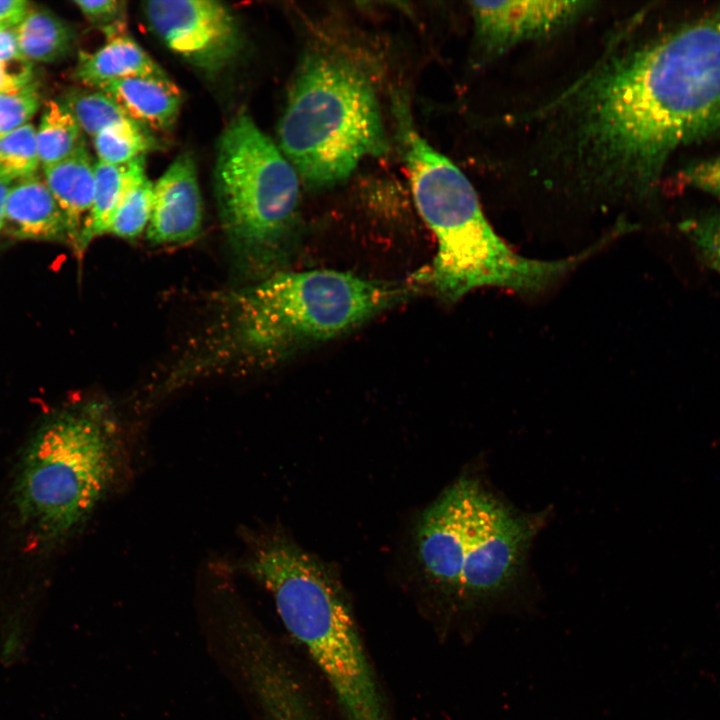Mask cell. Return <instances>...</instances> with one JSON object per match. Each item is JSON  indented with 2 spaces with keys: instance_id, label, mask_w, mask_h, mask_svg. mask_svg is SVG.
I'll use <instances>...</instances> for the list:
<instances>
[{
  "instance_id": "ffe728a7",
  "label": "cell",
  "mask_w": 720,
  "mask_h": 720,
  "mask_svg": "<svg viewBox=\"0 0 720 720\" xmlns=\"http://www.w3.org/2000/svg\"><path fill=\"white\" fill-rule=\"evenodd\" d=\"M99 162L120 165L159 148L149 130L135 122L107 129L93 137Z\"/></svg>"
},
{
  "instance_id": "e0dca14e",
  "label": "cell",
  "mask_w": 720,
  "mask_h": 720,
  "mask_svg": "<svg viewBox=\"0 0 720 720\" xmlns=\"http://www.w3.org/2000/svg\"><path fill=\"white\" fill-rule=\"evenodd\" d=\"M15 30L20 50L30 62L59 61L69 53L74 41L72 27L41 8H30Z\"/></svg>"
},
{
  "instance_id": "9a60e30c",
  "label": "cell",
  "mask_w": 720,
  "mask_h": 720,
  "mask_svg": "<svg viewBox=\"0 0 720 720\" xmlns=\"http://www.w3.org/2000/svg\"><path fill=\"white\" fill-rule=\"evenodd\" d=\"M161 76L165 71L126 33L107 39L94 52H81L75 68L76 79L92 88L135 76Z\"/></svg>"
},
{
  "instance_id": "44dd1931",
  "label": "cell",
  "mask_w": 720,
  "mask_h": 720,
  "mask_svg": "<svg viewBox=\"0 0 720 720\" xmlns=\"http://www.w3.org/2000/svg\"><path fill=\"white\" fill-rule=\"evenodd\" d=\"M39 164L36 129L32 124L0 137V176L15 182L36 175Z\"/></svg>"
},
{
  "instance_id": "277c9868",
  "label": "cell",
  "mask_w": 720,
  "mask_h": 720,
  "mask_svg": "<svg viewBox=\"0 0 720 720\" xmlns=\"http://www.w3.org/2000/svg\"><path fill=\"white\" fill-rule=\"evenodd\" d=\"M400 131L417 209L437 241L425 279L445 301L456 302L487 286L542 292L597 251L591 246L557 260L515 253L486 219L465 174L431 147L406 116L400 115Z\"/></svg>"
},
{
  "instance_id": "4fadbf2b",
  "label": "cell",
  "mask_w": 720,
  "mask_h": 720,
  "mask_svg": "<svg viewBox=\"0 0 720 720\" xmlns=\"http://www.w3.org/2000/svg\"><path fill=\"white\" fill-rule=\"evenodd\" d=\"M95 165L84 140L67 158L43 167V179L65 216L69 244L77 255L93 205Z\"/></svg>"
},
{
  "instance_id": "6da1fadb",
  "label": "cell",
  "mask_w": 720,
  "mask_h": 720,
  "mask_svg": "<svg viewBox=\"0 0 720 720\" xmlns=\"http://www.w3.org/2000/svg\"><path fill=\"white\" fill-rule=\"evenodd\" d=\"M575 184L650 193L678 149L720 132V6L612 47L544 106Z\"/></svg>"
},
{
  "instance_id": "d4e9b609",
  "label": "cell",
  "mask_w": 720,
  "mask_h": 720,
  "mask_svg": "<svg viewBox=\"0 0 720 720\" xmlns=\"http://www.w3.org/2000/svg\"><path fill=\"white\" fill-rule=\"evenodd\" d=\"M85 18L101 30L107 39L125 33L127 8L119 0H74Z\"/></svg>"
},
{
  "instance_id": "cb8c5ba5",
  "label": "cell",
  "mask_w": 720,
  "mask_h": 720,
  "mask_svg": "<svg viewBox=\"0 0 720 720\" xmlns=\"http://www.w3.org/2000/svg\"><path fill=\"white\" fill-rule=\"evenodd\" d=\"M39 94L32 82L0 93V137L28 124L39 107Z\"/></svg>"
},
{
  "instance_id": "603a6c76",
  "label": "cell",
  "mask_w": 720,
  "mask_h": 720,
  "mask_svg": "<svg viewBox=\"0 0 720 720\" xmlns=\"http://www.w3.org/2000/svg\"><path fill=\"white\" fill-rule=\"evenodd\" d=\"M680 230L704 264L720 273V212L686 219L680 223Z\"/></svg>"
},
{
  "instance_id": "ba28073f",
  "label": "cell",
  "mask_w": 720,
  "mask_h": 720,
  "mask_svg": "<svg viewBox=\"0 0 720 720\" xmlns=\"http://www.w3.org/2000/svg\"><path fill=\"white\" fill-rule=\"evenodd\" d=\"M408 288L337 270L276 271L242 295L240 333L255 354L281 358L361 325Z\"/></svg>"
},
{
  "instance_id": "8fae6325",
  "label": "cell",
  "mask_w": 720,
  "mask_h": 720,
  "mask_svg": "<svg viewBox=\"0 0 720 720\" xmlns=\"http://www.w3.org/2000/svg\"><path fill=\"white\" fill-rule=\"evenodd\" d=\"M202 218L195 162L190 153H181L154 184L147 238L157 245L191 242L201 233Z\"/></svg>"
},
{
  "instance_id": "f546056e",
  "label": "cell",
  "mask_w": 720,
  "mask_h": 720,
  "mask_svg": "<svg viewBox=\"0 0 720 720\" xmlns=\"http://www.w3.org/2000/svg\"><path fill=\"white\" fill-rule=\"evenodd\" d=\"M14 182L0 176V231L3 229L6 200Z\"/></svg>"
},
{
  "instance_id": "30bf717a",
  "label": "cell",
  "mask_w": 720,
  "mask_h": 720,
  "mask_svg": "<svg viewBox=\"0 0 720 720\" xmlns=\"http://www.w3.org/2000/svg\"><path fill=\"white\" fill-rule=\"evenodd\" d=\"M585 1H473L476 39L494 57L530 40L551 35L590 10Z\"/></svg>"
},
{
  "instance_id": "7c38bea8",
  "label": "cell",
  "mask_w": 720,
  "mask_h": 720,
  "mask_svg": "<svg viewBox=\"0 0 720 720\" xmlns=\"http://www.w3.org/2000/svg\"><path fill=\"white\" fill-rule=\"evenodd\" d=\"M3 229L17 239L69 244L65 216L44 179L37 175L12 184L6 200Z\"/></svg>"
},
{
  "instance_id": "484cf974",
  "label": "cell",
  "mask_w": 720,
  "mask_h": 720,
  "mask_svg": "<svg viewBox=\"0 0 720 720\" xmlns=\"http://www.w3.org/2000/svg\"><path fill=\"white\" fill-rule=\"evenodd\" d=\"M677 184L693 187L720 198V155L697 160L676 175Z\"/></svg>"
},
{
  "instance_id": "ac0fdd59",
  "label": "cell",
  "mask_w": 720,
  "mask_h": 720,
  "mask_svg": "<svg viewBox=\"0 0 720 720\" xmlns=\"http://www.w3.org/2000/svg\"><path fill=\"white\" fill-rule=\"evenodd\" d=\"M82 131L61 103L50 100L45 104L36 130L39 160L42 167L57 163L70 156L84 141Z\"/></svg>"
},
{
  "instance_id": "5b68a950",
  "label": "cell",
  "mask_w": 720,
  "mask_h": 720,
  "mask_svg": "<svg viewBox=\"0 0 720 720\" xmlns=\"http://www.w3.org/2000/svg\"><path fill=\"white\" fill-rule=\"evenodd\" d=\"M124 443L112 409L89 401L48 417L27 440L11 488L16 519L40 548L85 525L114 487Z\"/></svg>"
},
{
  "instance_id": "4dcf8cb0",
  "label": "cell",
  "mask_w": 720,
  "mask_h": 720,
  "mask_svg": "<svg viewBox=\"0 0 720 720\" xmlns=\"http://www.w3.org/2000/svg\"><path fill=\"white\" fill-rule=\"evenodd\" d=\"M298 720H321V719H317V718H302V719H298Z\"/></svg>"
},
{
  "instance_id": "5bb4252c",
  "label": "cell",
  "mask_w": 720,
  "mask_h": 720,
  "mask_svg": "<svg viewBox=\"0 0 720 720\" xmlns=\"http://www.w3.org/2000/svg\"><path fill=\"white\" fill-rule=\"evenodd\" d=\"M98 90L113 98L133 120L158 131L173 128L182 105L181 92L167 74L114 80Z\"/></svg>"
},
{
  "instance_id": "2e32d148",
  "label": "cell",
  "mask_w": 720,
  "mask_h": 720,
  "mask_svg": "<svg viewBox=\"0 0 720 720\" xmlns=\"http://www.w3.org/2000/svg\"><path fill=\"white\" fill-rule=\"evenodd\" d=\"M145 177V156L120 165L96 162L94 200L82 233L79 255L95 238L107 234L120 202Z\"/></svg>"
},
{
  "instance_id": "d6986e66",
  "label": "cell",
  "mask_w": 720,
  "mask_h": 720,
  "mask_svg": "<svg viewBox=\"0 0 720 720\" xmlns=\"http://www.w3.org/2000/svg\"><path fill=\"white\" fill-rule=\"evenodd\" d=\"M61 103L73 115L81 131L92 138L107 129L136 122L113 98L100 90L72 89Z\"/></svg>"
},
{
  "instance_id": "83f0119b",
  "label": "cell",
  "mask_w": 720,
  "mask_h": 720,
  "mask_svg": "<svg viewBox=\"0 0 720 720\" xmlns=\"http://www.w3.org/2000/svg\"><path fill=\"white\" fill-rule=\"evenodd\" d=\"M29 9L30 3L25 0H0V29L16 27Z\"/></svg>"
},
{
  "instance_id": "3957f363",
  "label": "cell",
  "mask_w": 720,
  "mask_h": 720,
  "mask_svg": "<svg viewBox=\"0 0 720 720\" xmlns=\"http://www.w3.org/2000/svg\"><path fill=\"white\" fill-rule=\"evenodd\" d=\"M243 536L235 568L271 594L284 628L321 673L344 720H392L336 570L283 528Z\"/></svg>"
},
{
  "instance_id": "52a82bcc",
  "label": "cell",
  "mask_w": 720,
  "mask_h": 720,
  "mask_svg": "<svg viewBox=\"0 0 720 720\" xmlns=\"http://www.w3.org/2000/svg\"><path fill=\"white\" fill-rule=\"evenodd\" d=\"M214 187L228 241L263 278L290 250L299 202L298 173L246 114L234 117L217 143Z\"/></svg>"
},
{
  "instance_id": "f1b7e54d",
  "label": "cell",
  "mask_w": 720,
  "mask_h": 720,
  "mask_svg": "<svg viewBox=\"0 0 720 720\" xmlns=\"http://www.w3.org/2000/svg\"><path fill=\"white\" fill-rule=\"evenodd\" d=\"M25 59L14 28L0 29V61L5 63Z\"/></svg>"
},
{
  "instance_id": "4316f807",
  "label": "cell",
  "mask_w": 720,
  "mask_h": 720,
  "mask_svg": "<svg viewBox=\"0 0 720 720\" xmlns=\"http://www.w3.org/2000/svg\"><path fill=\"white\" fill-rule=\"evenodd\" d=\"M32 82V65L22 59L5 63L0 61V93L24 87Z\"/></svg>"
},
{
  "instance_id": "9c48e42d",
  "label": "cell",
  "mask_w": 720,
  "mask_h": 720,
  "mask_svg": "<svg viewBox=\"0 0 720 720\" xmlns=\"http://www.w3.org/2000/svg\"><path fill=\"white\" fill-rule=\"evenodd\" d=\"M142 11L169 50L207 75L227 68L242 48L238 21L222 2L151 0L142 4Z\"/></svg>"
},
{
  "instance_id": "7a4b0ae2",
  "label": "cell",
  "mask_w": 720,
  "mask_h": 720,
  "mask_svg": "<svg viewBox=\"0 0 720 720\" xmlns=\"http://www.w3.org/2000/svg\"><path fill=\"white\" fill-rule=\"evenodd\" d=\"M536 520L462 476L417 518L411 561L445 630L473 638L493 615L529 613L526 560Z\"/></svg>"
},
{
  "instance_id": "8992f818",
  "label": "cell",
  "mask_w": 720,
  "mask_h": 720,
  "mask_svg": "<svg viewBox=\"0 0 720 720\" xmlns=\"http://www.w3.org/2000/svg\"><path fill=\"white\" fill-rule=\"evenodd\" d=\"M279 148L313 187L346 179L386 147L375 92L342 60L313 54L299 66L278 127Z\"/></svg>"
},
{
  "instance_id": "7402d4cb",
  "label": "cell",
  "mask_w": 720,
  "mask_h": 720,
  "mask_svg": "<svg viewBox=\"0 0 720 720\" xmlns=\"http://www.w3.org/2000/svg\"><path fill=\"white\" fill-rule=\"evenodd\" d=\"M154 184L145 177L120 202L108 227L107 234L132 240L147 229L153 207Z\"/></svg>"
}]
</instances>
